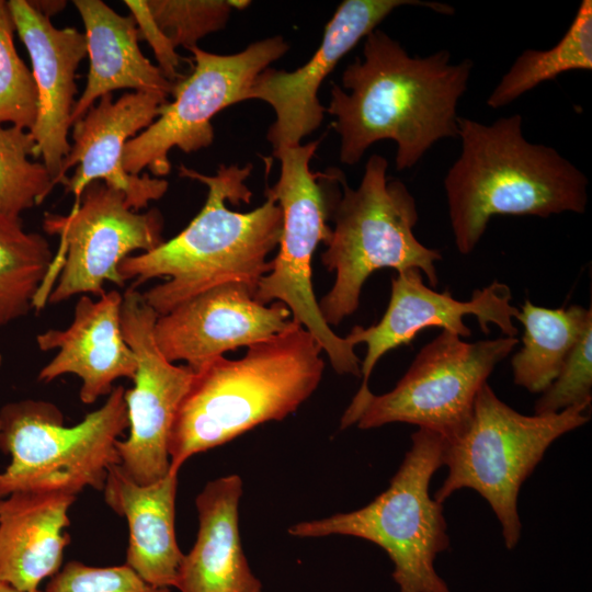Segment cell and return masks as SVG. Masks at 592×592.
Masks as SVG:
<instances>
[{
	"instance_id": "6da1fadb",
	"label": "cell",
	"mask_w": 592,
	"mask_h": 592,
	"mask_svg": "<svg viewBox=\"0 0 592 592\" xmlns=\"http://www.w3.org/2000/svg\"><path fill=\"white\" fill-rule=\"evenodd\" d=\"M473 61H451V53L411 57L379 29L364 37L363 57L334 82L326 112L340 136V161L353 166L376 141L397 145L396 169L417 164L443 138L458 137L457 104L466 92Z\"/></svg>"
},
{
	"instance_id": "7a4b0ae2",
	"label": "cell",
	"mask_w": 592,
	"mask_h": 592,
	"mask_svg": "<svg viewBox=\"0 0 592 592\" xmlns=\"http://www.w3.org/2000/svg\"><path fill=\"white\" fill-rule=\"evenodd\" d=\"M252 164H220L215 175H206L185 166L183 178L207 186L201 212L175 237L156 249L124 259L118 272L133 287L156 278L167 280L144 292V300L162 316L178 305L213 287L241 283L253 293L260 280L272 269L267 255L278 246L282 209L266 194L265 202L248 213L227 207L249 203L252 192L246 185Z\"/></svg>"
},
{
	"instance_id": "3957f363",
	"label": "cell",
	"mask_w": 592,
	"mask_h": 592,
	"mask_svg": "<svg viewBox=\"0 0 592 592\" xmlns=\"http://www.w3.org/2000/svg\"><path fill=\"white\" fill-rule=\"evenodd\" d=\"M317 340L291 321L247 348L243 357L214 358L194 372L169 443L170 473L192 456L294 413L319 386L325 362Z\"/></svg>"
},
{
	"instance_id": "277c9868",
	"label": "cell",
	"mask_w": 592,
	"mask_h": 592,
	"mask_svg": "<svg viewBox=\"0 0 592 592\" xmlns=\"http://www.w3.org/2000/svg\"><path fill=\"white\" fill-rule=\"evenodd\" d=\"M462 151L444 179L459 253H470L497 215L582 214L588 178L555 148L527 141L522 116L483 124L457 117Z\"/></svg>"
},
{
	"instance_id": "5b68a950",
	"label": "cell",
	"mask_w": 592,
	"mask_h": 592,
	"mask_svg": "<svg viewBox=\"0 0 592 592\" xmlns=\"http://www.w3.org/2000/svg\"><path fill=\"white\" fill-rule=\"evenodd\" d=\"M387 168L388 161L375 153L356 189L345 177L341 181L342 193L331 210L334 227L321 254V263L335 273L333 286L318 301L330 327L356 311L363 285L375 271L418 269L432 287L437 285L435 262L442 255L415 238L414 197L403 182L387 177Z\"/></svg>"
},
{
	"instance_id": "8992f818",
	"label": "cell",
	"mask_w": 592,
	"mask_h": 592,
	"mask_svg": "<svg viewBox=\"0 0 592 592\" xmlns=\"http://www.w3.org/2000/svg\"><path fill=\"white\" fill-rule=\"evenodd\" d=\"M446 439L431 430L411 435V447L389 487L367 505L293 524L295 537L345 535L382 547L394 563L399 592H451L434 569L436 556L449 546L443 503L430 497L435 471L443 466Z\"/></svg>"
},
{
	"instance_id": "52a82bcc",
	"label": "cell",
	"mask_w": 592,
	"mask_h": 592,
	"mask_svg": "<svg viewBox=\"0 0 592 592\" xmlns=\"http://www.w3.org/2000/svg\"><path fill=\"white\" fill-rule=\"evenodd\" d=\"M590 405L525 415L500 400L486 383L467 424L446 440L443 466L448 474L433 499L443 503L463 488L477 491L494 512L506 548H514L522 528L517 511L521 486L557 439L589 421Z\"/></svg>"
},
{
	"instance_id": "ba28073f",
	"label": "cell",
	"mask_w": 592,
	"mask_h": 592,
	"mask_svg": "<svg viewBox=\"0 0 592 592\" xmlns=\"http://www.w3.org/2000/svg\"><path fill=\"white\" fill-rule=\"evenodd\" d=\"M125 388L114 386L106 401L82 421L65 426L52 402L25 399L0 410V449L10 463L0 471V499L20 491L76 496L103 490L111 466L119 464L116 442L128 429Z\"/></svg>"
},
{
	"instance_id": "9c48e42d",
	"label": "cell",
	"mask_w": 592,
	"mask_h": 592,
	"mask_svg": "<svg viewBox=\"0 0 592 592\" xmlns=\"http://www.w3.org/2000/svg\"><path fill=\"white\" fill-rule=\"evenodd\" d=\"M319 143L318 139L273 151L281 161V172L265 194L273 196L282 209V231L272 269L260 280L254 299L262 305L284 304L292 320L317 340L337 374L360 377L362 361L355 345L346 337L334 333L325 321L311 282L314 253L331 236L327 220L340 196L337 187L344 177L328 191L332 175L329 170L323 189L326 172L314 173L309 166Z\"/></svg>"
},
{
	"instance_id": "30bf717a",
	"label": "cell",
	"mask_w": 592,
	"mask_h": 592,
	"mask_svg": "<svg viewBox=\"0 0 592 592\" xmlns=\"http://www.w3.org/2000/svg\"><path fill=\"white\" fill-rule=\"evenodd\" d=\"M163 226L159 209L134 210L123 192L102 181L91 182L68 214H44L43 230L59 238V250L35 307L45 305L46 286L57 265L58 278L47 304L76 295L101 297L105 282L123 287L118 265L136 251L146 253L159 247L164 241Z\"/></svg>"
},
{
	"instance_id": "8fae6325",
	"label": "cell",
	"mask_w": 592,
	"mask_h": 592,
	"mask_svg": "<svg viewBox=\"0 0 592 592\" xmlns=\"http://www.w3.org/2000/svg\"><path fill=\"white\" fill-rule=\"evenodd\" d=\"M517 344L515 337L468 343L443 330L421 349L392 390L366 397L355 423L368 430L403 422L449 440L469 421L476 396L496 365Z\"/></svg>"
},
{
	"instance_id": "7c38bea8",
	"label": "cell",
	"mask_w": 592,
	"mask_h": 592,
	"mask_svg": "<svg viewBox=\"0 0 592 592\" xmlns=\"http://www.w3.org/2000/svg\"><path fill=\"white\" fill-rule=\"evenodd\" d=\"M288 44L282 36L259 39L243 50L220 55L198 46L193 71L173 84L172 102H166L159 116L127 141L123 167L132 174L148 169L153 177L169 174V152L178 148L191 153L207 148L214 140L212 118L220 111L242 102L254 79L280 59Z\"/></svg>"
},
{
	"instance_id": "4fadbf2b",
	"label": "cell",
	"mask_w": 592,
	"mask_h": 592,
	"mask_svg": "<svg viewBox=\"0 0 592 592\" xmlns=\"http://www.w3.org/2000/svg\"><path fill=\"white\" fill-rule=\"evenodd\" d=\"M157 312L130 286L123 294L122 328L136 357L134 386L125 389L128 436L116 442L122 470L148 485L170 473L171 430L194 377L187 366L174 365L159 350L153 327Z\"/></svg>"
},
{
	"instance_id": "5bb4252c",
	"label": "cell",
	"mask_w": 592,
	"mask_h": 592,
	"mask_svg": "<svg viewBox=\"0 0 592 592\" xmlns=\"http://www.w3.org/2000/svg\"><path fill=\"white\" fill-rule=\"evenodd\" d=\"M418 5L452 14L448 4L422 0H344L325 29L322 41L301 67L294 71L264 69L243 95L242 102L261 100L272 106L275 119L266 138L273 151L300 145L322 123L326 107L318 91L338 62L395 9Z\"/></svg>"
},
{
	"instance_id": "9a60e30c",
	"label": "cell",
	"mask_w": 592,
	"mask_h": 592,
	"mask_svg": "<svg viewBox=\"0 0 592 592\" xmlns=\"http://www.w3.org/2000/svg\"><path fill=\"white\" fill-rule=\"evenodd\" d=\"M511 300L510 287L497 281L476 289L469 300L462 301L453 298L448 291L439 293L424 285L418 269L397 272L391 280L390 299L383 318L368 328L355 326L346 335L353 345L365 343L367 346L361 364L363 382L346 411H356L372 392L368 380L379 358L392 349L409 344L426 328L439 327L467 338L471 331L464 323V317L470 315L477 318L486 334L492 323L505 337H515L517 328L513 319L519 308Z\"/></svg>"
},
{
	"instance_id": "2e32d148",
	"label": "cell",
	"mask_w": 592,
	"mask_h": 592,
	"mask_svg": "<svg viewBox=\"0 0 592 592\" xmlns=\"http://www.w3.org/2000/svg\"><path fill=\"white\" fill-rule=\"evenodd\" d=\"M291 321L284 304L262 305L244 284L227 283L158 316L153 337L167 360L195 372L225 352L272 338Z\"/></svg>"
},
{
	"instance_id": "e0dca14e",
	"label": "cell",
	"mask_w": 592,
	"mask_h": 592,
	"mask_svg": "<svg viewBox=\"0 0 592 592\" xmlns=\"http://www.w3.org/2000/svg\"><path fill=\"white\" fill-rule=\"evenodd\" d=\"M167 96L148 92H126L113 100V93L101 96L75 122L72 144L62 166L66 173L77 166L64 183L65 192L77 201L93 181L123 192L129 206L139 212L160 200L169 183L148 173L132 174L123 167V152L128 140L146 129L160 114ZM67 177V175H66Z\"/></svg>"
},
{
	"instance_id": "ac0fdd59",
	"label": "cell",
	"mask_w": 592,
	"mask_h": 592,
	"mask_svg": "<svg viewBox=\"0 0 592 592\" xmlns=\"http://www.w3.org/2000/svg\"><path fill=\"white\" fill-rule=\"evenodd\" d=\"M9 9L21 42L32 62L37 90V117L30 130L35 141L34 159H42L55 184L67 177L62 166L70 151L68 140L77 94L76 73L87 56L83 32L55 27L30 0H9Z\"/></svg>"
},
{
	"instance_id": "d6986e66",
	"label": "cell",
	"mask_w": 592,
	"mask_h": 592,
	"mask_svg": "<svg viewBox=\"0 0 592 592\" xmlns=\"http://www.w3.org/2000/svg\"><path fill=\"white\" fill-rule=\"evenodd\" d=\"M123 295L116 289L94 300L81 295L71 323L36 335L41 351L57 354L39 371L38 380L50 383L72 374L80 378V400L84 405L109 395L119 378L133 379L136 357L122 328Z\"/></svg>"
},
{
	"instance_id": "ffe728a7",
	"label": "cell",
	"mask_w": 592,
	"mask_h": 592,
	"mask_svg": "<svg viewBox=\"0 0 592 592\" xmlns=\"http://www.w3.org/2000/svg\"><path fill=\"white\" fill-rule=\"evenodd\" d=\"M240 476L208 481L195 499L198 530L184 554L174 588L180 592H262L239 533Z\"/></svg>"
},
{
	"instance_id": "44dd1931",
	"label": "cell",
	"mask_w": 592,
	"mask_h": 592,
	"mask_svg": "<svg viewBox=\"0 0 592 592\" xmlns=\"http://www.w3.org/2000/svg\"><path fill=\"white\" fill-rule=\"evenodd\" d=\"M76 496L20 491L0 499V582L35 591L62 567Z\"/></svg>"
},
{
	"instance_id": "7402d4cb",
	"label": "cell",
	"mask_w": 592,
	"mask_h": 592,
	"mask_svg": "<svg viewBox=\"0 0 592 592\" xmlns=\"http://www.w3.org/2000/svg\"><path fill=\"white\" fill-rule=\"evenodd\" d=\"M178 475L140 485L115 464L102 490L106 504L127 521L125 563L156 588H174L184 557L175 536Z\"/></svg>"
},
{
	"instance_id": "603a6c76",
	"label": "cell",
	"mask_w": 592,
	"mask_h": 592,
	"mask_svg": "<svg viewBox=\"0 0 592 592\" xmlns=\"http://www.w3.org/2000/svg\"><path fill=\"white\" fill-rule=\"evenodd\" d=\"M89 57L87 84L76 101L71 126L103 95L115 90L171 94V83L140 50V37L130 14L122 15L102 0H75Z\"/></svg>"
},
{
	"instance_id": "cb8c5ba5",
	"label": "cell",
	"mask_w": 592,
	"mask_h": 592,
	"mask_svg": "<svg viewBox=\"0 0 592 592\" xmlns=\"http://www.w3.org/2000/svg\"><path fill=\"white\" fill-rule=\"evenodd\" d=\"M515 319L523 325L524 334L523 346L511 361L514 384L543 392L592 321V310L578 305L551 309L526 299Z\"/></svg>"
},
{
	"instance_id": "d4e9b609",
	"label": "cell",
	"mask_w": 592,
	"mask_h": 592,
	"mask_svg": "<svg viewBox=\"0 0 592 592\" xmlns=\"http://www.w3.org/2000/svg\"><path fill=\"white\" fill-rule=\"evenodd\" d=\"M53 262L43 235L26 231L21 217L0 214V329L34 308Z\"/></svg>"
},
{
	"instance_id": "484cf974",
	"label": "cell",
	"mask_w": 592,
	"mask_h": 592,
	"mask_svg": "<svg viewBox=\"0 0 592 592\" xmlns=\"http://www.w3.org/2000/svg\"><path fill=\"white\" fill-rule=\"evenodd\" d=\"M591 69L592 1L583 0L561 39L549 49H525L502 76L486 103L491 109H499L566 71Z\"/></svg>"
},
{
	"instance_id": "4316f807",
	"label": "cell",
	"mask_w": 592,
	"mask_h": 592,
	"mask_svg": "<svg viewBox=\"0 0 592 592\" xmlns=\"http://www.w3.org/2000/svg\"><path fill=\"white\" fill-rule=\"evenodd\" d=\"M35 155V141L29 130L0 126V214L21 217L39 205L56 186Z\"/></svg>"
},
{
	"instance_id": "83f0119b",
	"label": "cell",
	"mask_w": 592,
	"mask_h": 592,
	"mask_svg": "<svg viewBox=\"0 0 592 592\" xmlns=\"http://www.w3.org/2000/svg\"><path fill=\"white\" fill-rule=\"evenodd\" d=\"M8 1L0 0V126L32 130L37 117V90L32 71L20 58Z\"/></svg>"
},
{
	"instance_id": "f1b7e54d",
	"label": "cell",
	"mask_w": 592,
	"mask_h": 592,
	"mask_svg": "<svg viewBox=\"0 0 592 592\" xmlns=\"http://www.w3.org/2000/svg\"><path fill=\"white\" fill-rule=\"evenodd\" d=\"M156 24L177 49L190 50L210 33L223 30L234 9H243L244 0H146Z\"/></svg>"
},
{
	"instance_id": "f546056e",
	"label": "cell",
	"mask_w": 592,
	"mask_h": 592,
	"mask_svg": "<svg viewBox=\"0 0 592 592\" xmlns=\"http://www.w3.org/2000/svg\"><path fill=\"white\" fill-rule=\"evenodd\" d=\"M592 321L566 358L559 374L535 403V414L560 412L569 407L591 403Z\"/></svg>"
},
{
	"instance_id": "4dcf8cb0",
	"label": "cell",
	"mask_w": 592,
	"mask_h": 592,
	"mask_svg": "<svg viewBox=\"0 0 592 592\" xmlns=\"http://www.w3.org/2000/svg\"><path fill=\"white\" fill-rule=\"evenodd\" d=\"M44 592H169V589L150 585L126 563L94 567L71 560L49 579Z\"/></svg>"
},
{
	"instance_id": "1f68e13d",
	"label": "cell",
	"mask_w": 592,
	"mask_h": 592,
	"mask_svg": "<svg viewBox=\"0 0 592 592\" xmlns=\"http://www.w3.org/2000/svg\"><path fill=\"white\" fill-rule=\"evenodd\" d=\"M123 3L136 22L140 41H146L151 47L158 62L157 67L163 76L173 84L181 80L182 77L179 75L180 56L156 24L146 0H124Z\"/></svg>"
},
{
	"instance_id": "d6a6232c",
	"label": "cell",
	"mask_w": 592,
	"mask_h": 592,
	"mask_svg": "<svg viewBox=\"0 0 592 592\" xmlns=\"http://www.w3.org/2000/svg\"><path fill=\"white\" fill-rule=\"evenodd\" d=\"M30 2L38 12L49 19L67 7V1L64 0H41Z\"/></svg>"
},
{
	"instance_id": "836d02e7",
	"label": "cell",
	"mask_w": 592,
	"mask_h": 592,
	"mask_svg": "<svg viewBox=\"0 0 592 592\" xmlns=\"http://www.w3.org/2000/svg\"><path fill=\"white\" fill-rule=\"evenodd\" d=\"M0 592H44V591H41L39 589L38 590H35V591H23V590H19L10 584H7L4 582H0Z\"/></svg>"
},
{
	"instance_id": "e575fe53",
	"label": "cell",
	"mask_w": 592,
	"mask_h": 592,
	"mask_svg": "<svg viewBox=\"0 0 592 592\" xmlns=\"http://www.w3.org/2000/svg\"><path fill=\"white\" fill-rule=\"evenodd\" d=\"M2 365V354L0 353V367Z\"/></svg>"
}]
</instances>
